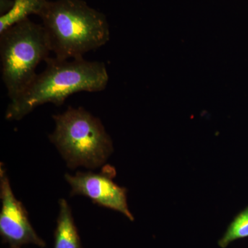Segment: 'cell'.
Masks as SVG:
<instances>
[{"mask_svg": "<svg viewBox=\"0 0 248 248\" xmlns=\"http://www.w3.org/2000/svg\"><path fill=\"white\" fill-rule=\"evenodd\" d=\"M53 248H83L71 207L63 199L59 201Z\"/></svg>", "mask_w": 248, "mask_h": 248, "instance_id": "7", "label": "cell"}, {"mask_svg": "<svg viewBox=\"0 0 248 248\" xmlns=\"http://www.w3.org/2000/svg\"><path fill=\"white\" fill-rule=\"evenodd\" d=\"M49 0H14L12 8L0 16V34L18 23L29 19L31 15L38 16Z\"/></svg>", "mask_w": 248, "mask_h": 248, "instance_id": "8", "label": "cell"}, {"mask_svg": "<svg viewBox=\"0 0 248 248\" xmlns=\"http://www.w3.org/2000/svg\"><path fill=\"white\" fill-rule=\"evenodd\" d=\"M55 58L60 60L82 58L110 40L105 15L84 0L48 1L38 14Z\"/></svg>", "mask_w": 248, "mask_h": 248, "instance_id": "2", "label": "cell"}, {"mask_svg": "<svg viewBox=\"0 0 248 248\" xmlns=\"http://www.w3.org/2000/svg\"><path fill=\"white\" fill-rule=\"evenodd\" d=\"M50 52L43 25L29 18L0 34L1 78L10 100L17 99L32 83L37 67Z\"/></svg>", "mask_w": 248, "mask_h": 248, "instance_id": "4", "label": "cell"}, {"mask_svg": "<svg viewBox=\"0 0 248 248\" xmlns=\"http://www.w3.org/2000/svg\"><path fill=\"white\" fill-rule=\"evenodd\" d=\"M45 62V71L9 103L6 120H22L46 103L61 106L75 93L101 92L108 84V73L103 62L87 61L84 58L68 60L48 58Z\"/></svg>", "mask_w": 248, "mask_h": 248, "instance_id": "1", "label": "cell"}, {"mask_svg": "<svg viewBox=\"0 0 248 248\" xmlns=\"http://www.w3.org/2000/svg\"><path fill=\"white\" fill-rule=\"evenodd\" d=\"M248 237V207L238 214L231 222L223 237L218 241V246L226 248L236 240Z\"/></svg>", "mask_w": 248, "mask_h": 248, "instance_id": "9", "label": "cell"}, {"mask_svg": "<svg viewBox=\"0 0 248 248\" xmlns=\"http://www.w3.org/2000/svg\"><path fill=\"white\" fill-rule=\"evenodd\" d=\"M0 234L10 248H22L27 244L45 248L46 244L32 228L27 210L13 192L6 169L0 166Z\"/></svg>", "mask_w": 248, "mask_h": 248, "instance_id": "5", "label": "cell"}, {"mask_svg": "<svg viewBox=\"0 0 248 248\" xmlns=\"http://www.w3.org/2000/svg\"><path fill=\"white\" fill-rule=\"evenodd\" d=\"M14 0H0V16L4 15L12 8Z\"/></svg>", "mask_w": 248, "mask_h": 248, "instance_id": "10", "label": "cell"}, {"mask_svg": "<svg viewBox=\"0 0 248 248\" xmlns=\"http://www.w3.org/2000/svg\"><path fill=\"white\" fill-rule=\"evenodd\" d=\"M55 130L49 140L71 169H97L113 153V143L102 122L81 107H68L53 116Z\"/></svg>", "mask_w": 248, "mask_h": 248, "instance_id": "3", "label": "cell"}, {"mask_svg": "<svg viewBox=\"0 0 248 248\" xmlns=\"http://www.w3.org/2000/svg\"><path fill=\"white\" fill-rule=\"evenodd\" d=\"M115 175L113 168L100 173L77 172L74 175L65 174L64 178L71 187V195H82L94 203L123 214L130 221L134 217L127 203V190L112 181Z\"/></svg>", "mask_w": 248, "mask_h": 248, "instance_id": "6", "label": "cell"}]
</instances>
